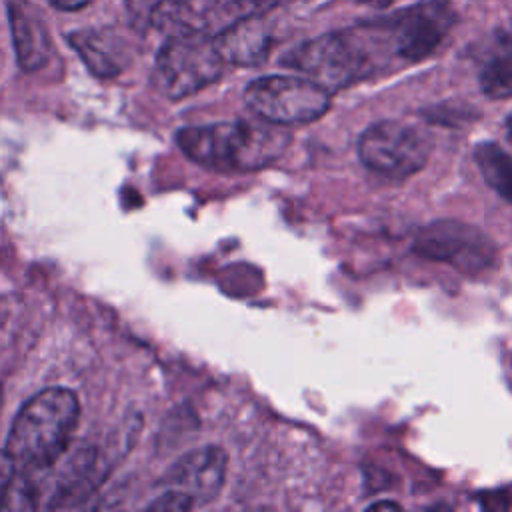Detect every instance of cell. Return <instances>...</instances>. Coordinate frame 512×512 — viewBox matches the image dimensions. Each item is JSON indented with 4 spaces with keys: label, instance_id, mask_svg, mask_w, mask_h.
Masks as SVG:
<instances>
[{
    "label": "cell",
    "instance_id": "cell-1",
    "mask_svg": "<svg viewBox=\"0 0 512 512\" xmlns=\"http://www.w3.org/2000/svg\"><path fill=\"white\" fill-rule=\"evenodd\" d=\"M292 136L274 122H216L178 130L180 150L194 162L218 172H254L278 160Z\"/></svg>",
    "mask_w": 512,
    "mask_h": 512
},
{
    "label": "cell",
    "instance_id": "cell-2",
    "mask_svg": "<svg viewBox=\"0 0 512 512\" xmlns=\"http://www.w3.org/2000/svg\"><path fill=\"white\" fill-rule=\"evenodd\" d=\"M80 418V404L68 388H46L34 394L16 414L6 454L16 470L40 474L68 450Z\"/></svg>",
    "mask_w": 512,
    "mask_h": 512
},
{
    "label": "cell",
    "instance_id": "cell-3",
    "mask_svg": "<svg viewBox=\"0 0 512 512\" xmlns=\"http://www.w3.org/2000/svg\"><path fill=\"white\" fill-rule=\"evenodd\" d=\"M282 64L306 74L326 90H340L374 72V58L360 30L322 34L294 46Z\"/></svg>",
    "mask_w": 512,
    "mask_h": 512
},
{
    "label": "cell",
    "instance_id": "cell-4",
    "mask_svg": "<svg viewBox=\"0 0 512 512\" xmlns=\"http://www.w3.org/2000/svg\"><path fill=\"white\" fill-rule=\"evenodd\" d=\"M222 70L224 60L204 32L170 36L156 56L152 82L162 96L182 100L216 82Z\"/></svg>",
    "mask_w": 512,
    "mask_h": 512
},
{
    "label": "cell",
    "instance_id": "cell-5",
    "mask_svg": "<svg viewBox=\"0 0 512 512\" xmlns=\"http://www.w3.org/2000/svg\"><path fill=\"white\" fill-rule=\"evenodd\" d=\"M244 98L252 112L280 126L314 122L330 108V90L302 76H260L246 86Z\"/></svg>",
    "mask_w": 512,
    "mask_h": 512
},
{
    "label": "cell",
    "instance_id": "cell-6",
    "mask_svg": "<svg viewBox=\"0 0 512 512\" xmlns=\"http://www.w3.org/2000/svg\"><path fill=\"white\" fill-rule=\"evenodd\" d=\"M432 136L400 120L370 124L358 138L362 164L378 174L406 178L422 170L432 154Z\"/></svg>",
    "mask_w": 512,
    "mask_h": 512
},
{
    "label": "cell",
    "instance_id": "cell-7",
    "mask_svg": "<svg viewBox=\"0 0 512 512\" xmlns=\"http://www.w3.org/2000/svg\"><path fill=\"white\" fill-rule=\"evenodd\" d=\"M454 24L456 12L450 0L420 2L372 22L380 34L390 38L396 56L406 62H418L434 54Z\"/></svg>",
    "mask_w": 512,
    "mask_h": 512
},
{
    "label": "cell",
    "instance_id": "cell-8",
    "mask_svg": "<svg viewBox=\"0 0 512 512\" xmlns=\"http://www.w3.org/2000/svg\"><path fill=\"white\" fill-rule=\"evenodd\" d=\"M412 250L422 258L446 262L466 274L484 272L498 258L492 238L460 220H436L420 228Z\"/></svg>",
    "mask_w": 512,
    "mask_h": 512
},
{
    "label": "cell",
    "instance_id": "cell-9",
    "mask_svg": "<svg viewBox=\"0 0 512 512\" xmlns=\"http://www.w3.org/2000/svg\"><path fill=\"white\" fill-rule=\"evenodd\" d=\"M226 468L228 456L220 446H202L178 458L160 478V484L184 494L198 508L218 498Z\"/></svg>",
    "mask_w": 512,
    "mask_h": 512
},
{
    "label": "cell",
    "instance_id": "cell-10",
    "mask_svg": "<svg viewBox=\"0 0 512 512\" xmlns=\"http://www.w3.org/2000/svg\"><path fill=\"white\" fill-rule=\"evenodd\" d=\"M54 482L46 506L56 508H76L100 486L106 476V462L96 446L82 444L80 448L68 450L52 466Z\"/></svg>",
    "mask_w": 512,
    "mask_h": 512
},
{
    "label": "cell",
    "instance_id": "cell-11",
    "mask_svg": "<svg viewBox=\"0 0 512 512\" xmlns=\"http://www.w3.org/2000/svg\"><path fill=\"white\" fill-rule=\"evenodd\" d=\"M8 22L18 64L32 72L42 68L52 50L46 20L30 0H8Z\"/></svg>",
    "mask_w": 512,
    "mask_h": 512
},
{
    "label": "cell",
    "instance_id": "cell-12",
    "mask_svg": "<svg viewBox=\"0 0 512 512\" xmlns=\"http://www.w3.org/2000/svg\"><path fill=\"white\" fill-rule=\"evenodd\" d=\"M224 64L258 66L272 50V34L260 16H248L226 24L214 38Z\"/></svg>",
    "mask_w": 512,
    "mask_h": 512
},
{
    "label": "cell",
    "instance_id": "cell-13",
    "mask_svg": "<svg viewBox=\"0 0 512 512\" xmlns=\"http://www.w3.org/2000/svg\"><path fill=\"white\" fill-rule=\"evenodd\" d=\"M68 42L98 78L118 76L126 66V46L110 30H76L68 36Z\"/></svg>",
    "mask_w": 512,
    "mask_h": 512
},
{
    "label": "cell",
    "instance_id": "cell-14",
    "mask_svg": "<svg viewBox=\"0 0 512 512\" xmlns=\"http://www.w3.org/2000/svg\"><path fill=\"white\" fill-rule=\"evenodd\" d=\"M214 0H156L150 10L154 30L170 36L204 32L212 16Z\"/></svg>",
    "mask_w": 512,
    "mask_h": 512
},
{
    "label": "cell",
    "instance_id": "cell-15",
    "mask_svg": "<svg viewBox=\"0 0 512 512\" xmlns=\"http://www.w3.org/2000/svg\"><path fill=\"white\" fill-rule=\"evenodd\" d=\"M480 90L492 98H512V34L498 30L486 48L478 72Z\"/></svg>",
    "mask_w": 512,
    "mask_h": 512
},
{
    "label": "cell",
    "instance_id": "cell-16",
    "mask_svg": "<svg viewBox=\"0 0 512 512\" xmlns=\"http://www.w3.org/2000/svg\"><path fill=\"white\" fill-rule=\"evenodd\" d=\"M474 160L486 184L512 202V156L496 142H480L474 148Z\"/></svg>",
    "mask_w": 512,
    "mask_h": 512
},
{
    "label": "cell",
    "instance_id": "cell-17",
    "mask_svg": "<svg viewBox=\"0 0 512 512\" xmlns=\"http://www.w3.org/2000/svg\"><path fill=\"white\" fill-rule=\"evenodd\" d=\"M274 6H278V0H214L212 14L230 24L240 18L262 16Z\"/></svg>",
    "mask_w": 512,
    "mask_h": 512
},
{
    "label": "cell",
    "instance_id": "cell-18",
    "mask_svg": "<svg viewBox=\"0 0 512 512\" xmlns=\"http://www.w3.org/2000/svg\"><path fill=\"white\" fill-rule=\"evenodd\" d=\"M150 510H160V512H186V510H192V502L176 492V490H170V488H164L162 494H158L150 504H148Z\"/></svg>",
    "mask_w": 512,
    "mask_h": 512
},
{
    "label": "cell",
    "instance_id": "cell-19",
    "mask_svg": "<svg viewBox=\"0 0 512 512\" xmlns=\"http://www.w3.org/2000/svg\"><path fill=\"white\" fill-rule=\"evenodd\" d=\"M14 474H16V466H14L12 458L6 454V450L0 452V508H2L4 496L8 492V486L14 478Z\"/></svg>",
    "mask_w": 512,
    "mask_h": 512
},
{
    "label": "cell",
    "instance_id": "cell-20",
    "mask_svg": "<svg viewBox=\"0 0 512 512\" xmlns=\"http://www.w3.org/2000/svg\"><path fill=\"white\" fill-rule=\"evenodd\" d=\"M54 8L58 10H80L86 4H90L92 0H48Z\"/></svg>",
    "mask_w": 512,
    "mask_h": 512
},
{
    "label": "cell",
    "instance_id": "cell-21",
    "mask_svg": "<svg viewBox=\"0 0 512 512\" xmlns=\"http://www.w3.org/2000/svg\"><path fill=\"white\" fill-rule=\"evenodd\" d=\"M354 4H368L374 8H388L392 4V0H352Z\"/></svg>",
    "mask_w": 512,
    "mask_h": 512
},
{
    "label": "cell",
    "instance_id": "cell-22",
    "mask_svg": "<svg viewBox=\"0 0 512 512\" xmlns=\"http://www.w3.org/2000/svg\"><path fill=\"white\" fill-rule=\"evenodd\" d=\"M382 508H386V510H400V506L394 504V502H376V504L370 506V510H382Z\"/></svg>",
    "mask_w": 512,
    "mask_h": 512
},
{
    "label": "cell",
    "instance_id": "cell-23",
    "mask_svg": "<svg viewBox=\"0 0 512 512\" xmlns=\"http://www.w3.org/2000/svg\"><path fill=\"white\" fill-rule=\"evenodd\" d=\"M506 134H508V140L512 142V114L506 118Z\"/></svg>",
    "mask_w": 512,
    "mask_h": 512
},
{
    "label": "cell",
    "instance_id": "cell-24",
    "mask_svg": "<svg viewBox=\"0 0 512 512\" xmlns=\"http://www.w3.org/2000/svg\"><path fill=\"white\" fill-rule=\"evenodd\" d=\"M2 398H4V392H2V384H0V410H2Z\"/></svg>",
    "mask_w": 512,
    "mask_h": 512
},
{
    "label": "cell",
    "instance_id": "cell-25",
    "mask_svg": "<svg viewBox=\"0 0 512 512\" xmlns=\"http://www.w3.org/2000/svg\"><path fill=\"white\" fill-rule=\"evenodd\" d=\"M286 2H300V0H278V4H286Z\"/></svg>",
    "mask_w": 512,
    "mask_h": 512
}]
</instances>
